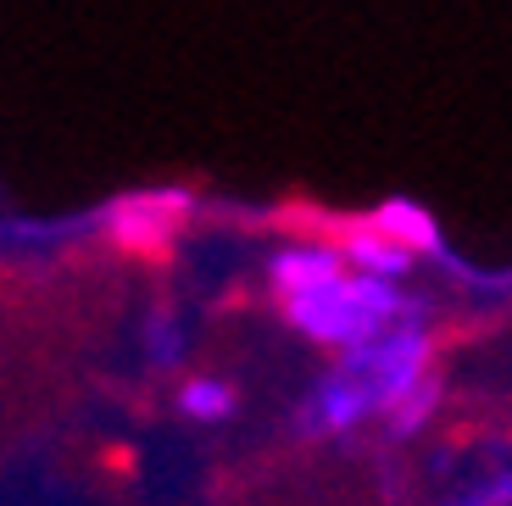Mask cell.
<instances>
[{
	"label": "cell",
	"instance_id": "7a4b0ae2",
	"mask_svg": "<svg viewBox=\"0 0 512 506\" xmlns=\"http://www.w3.org/2000/svg\"><path fill=\"white\" fill-rule=\"evenodd\" d=\"M184 223V201L173 195H128L106 212V234H112L123 251H162Z\"/></svg>",
	"mask_w": 512,
	"mask_h": 506
},
{
	"label": "cell",
	"instance_id": "3957f363",
	"mask_svg": "<svg viewBox=\"0 0 512 506\" xmlns=\"http://www.w3.org/2000/svg\"><path fill=\"white\" fill-rule=\"evenodd\" d=\"M179 406L184 412H190V418H223V412H229V384H212V379H195L190 390L179 395Z\"/></svg>",
	"mask_w": 512,
	"mask_h": 506
},
{
	"label": "cell",
	"instance_id": "6da1fadb",
	"mask_svg": "<svg viewBox=\"0 0 512 506\" xmlns=\"http://www.w3.org/2000/svg\"><path fill=\"white\" fill-rule=\"evenodd\" d=\"M273 290H279V306L295 329L329 345L368 340L390 317V295L329 251H290L273 267Z\"/></svg>",
	"mask_w": 512,
	"mask_h": 506
}]
</instances>
